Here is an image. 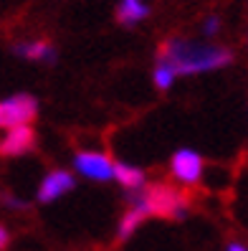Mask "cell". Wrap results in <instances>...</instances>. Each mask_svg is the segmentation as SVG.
<instances>
[{
    "instance_id": "obj_11",
    "label": "cell",
    "mask_w": 248,
    "mask_h": 251,
    "mask_svg": "<svg viewBox=\"0 0 248 251\" xmlns=\"http://www.w3.org/2000/svg\"><path fill=\"white\" fill-rule=\"evenodd\" d=\"M144 221H147V213H144L139 205H135V203H129V208L124 211V216L119 218V226H116V239L119 241H127L129 236H132Z\"/></svg>"
},
{
    "instance_id": "obj_12",
    "label": "cell",
    "mask_w": 248,
    "mask_h": 251,
    "mask_svg": "<svg viewBox=\"0 0 248 251\" xmlns=\"http://www.w3.org/2000/svg\"><path fill=\"white\" fill-rule=\"evenodd\" d=\"M175 81H178V74H175V69L170 64H162V61H155V69H152V84L157 86L159 92H167L175 86Z\"/></svg>"
},
{
    "instance_id": "obj_9",
    "label": "cell",
    "mask_w": 248,
    "mask_h": 251,
    "mask_svg": "<svg viewBox=\"0 0 248 251\" xmlns=\"http://www.w3.org/2000/svg\"><path fill=\"white\" fill-rule=\"evenodd\" d=\"M114 180L119 183L127 193H135V190H142L147 185V173L137 165H132V162L116 160L114 162Z\"/></svg>"
},
{
    "instance_id": "obj_2",
    "label": "cell",
    "mask_w": 248,
    "mask_h": 251,
    "mask_svg": "<svg viewBox=\"0 0 248 251\" xmlns=\"http://www.w3.org/2000/svg\"><path fill=\"white\" fill-rule=\"evenodd\" d=\"M129 203L139 205L147 218H175L180 221L190 211V201L180 188L167 183H147L142 190L129 193Z\"/></svg>"
},
{
    "instance_id": "obj_14",
    "label": "cell",
    "mask_w": 248,
    "mask_h": 251,
    "mask_svg": "<svg viewBox=\"0 0 248 251\" xmlns=\"http://www.w3.org/2000/svg\"><path fill=\"white\" fill-rule=\"evenodd\" d=\"M0 201H3L8 208H13V211H21V208H25V205H28L23 198H16V196H10V193H3V196H0Z\"/></svg>"
},
{
    "instance_id": "obj_16",
    "label": "cell",
    "mask_w": 248,
    "mask_h": 251,
    "mask_svg": "<svg viewBox=\"0 0 248 251\" xmlns=\"http://www.w3.org/2000/svg\"><path fill=\"white\" fill-rule=\"evenodd\" d=\"M228 251H248V249H246L243 244H236V241H233V244L228 246Z\"/></svg>"
},
{
    "instance_id": "obj_3",
    "label": "cell",
    "mask_w": 248,
    "mask_h": 251,
    "mask_svg": "<svg viewBox=\"0 0 248 251\" xmlns=\"http://www.w3.org/2000/svg\"><path fill=\"white\" fill-rule=\"evenodd\" d=\"M41 104L33 94L18 92L0 99V129H10V127H23V125H33L38 120Z\"/></svg>"
},
{
    "instance_id": "obj_1",
    "label": "cell",
    "mask_w": 248,
    "mask_h": 251,
    "mask_svg": "<svg viewBox=\"0 0 248 251\" xmlns=\"http://www.w3.org/2000/svg\"><path fill=\"white\" fill-rule=\"evenodd\" d=\"M155 61L170 64L178 76H198V74H210L230 66L233 51L225 46H215V43H200L193 38L170 36L159 43Z\"/></svg>"
},
{
    "instance_id": "obj_10",
    "label": "cell",
    "mask_w": 248,
    "mask_h": 251,
    "mask_svg": "<svg viewBox=\"0 0 248 251\" xmlns=\"http://www.w3.org/2000/svg\"><path fill=\"white\" fill-rule=\"evenodd\" d=\"M150 16L147 0H119L116 3V23L124 28H135Z\"/></svg>"
},
{
    "instance_id": "obj_4",
    "label": "cell",
    "mask_w": 248,
    "mask_h": 251,
    "mask_svg": "<svg viewBox=\"0 0 248 251\" xmlns=\"http://www.w3.org/2000/svg\"><path fill=\"white\" fill-rule=\"evenodd\" d=\"M114 162L107 152H99V150H84L74 155V170L86 180H94V183H109L114 180Z\"/></svg>"
},
{
    "instance_id": "obj_13",
    "label": "cell",
    "mask_w": 248,
    "mask_h": 251,
    "mask_svg": "<svg viewBox=\"0 0 248 251\" xmlns=\"http://www.w3.org/2000/svg\"><path fill=\"white\" fill-rule=\"evenodd\" d=\"M218 33H221V18H218V16H208L205 21H203V36H205V38H215Z\"/></svg>"
},
{
    "instance_id": "obj_5",
    "label": "cell",
    "mask_w": 248,
    "mask_h": 251,
    "mask_svg": "<svg viewBox=\"0 0 248 251\" xmlns=\"http://www.w3.org/2000/svg\"><path fill=\"white\" fill-rule=\"evenodd\" d=\"M203 168H205V162H203L200 152L190 150V147H182V150L172 152V157H170L172 178L185 188H193L203 180Z\"/></svg>"
},
{
    "instance_id": "obj_8",
    "label": "cell",
    "mask_w": 248,
    "mask_h": 251,
    "mask_svg": "<svg viewBox=\"0 0 248 251\" xmlns=\"http://www.w3.org/2000/svg\"><path fill=\"white\" fill-rule=\"evenodd\" d=\"M13 56L25 58V61H33V64H56L58 61V51L51 41L46 38H25V41H16L10 46Z\"/></svg>"
},
{
    "instance_id": "obj_15",
    "label": "cell",
    "mask_w": 248,
    "mask_h": 251,
    "mask_svg": "<svg viewBox=\"0 0 248 251\" xmlns=\"http://www.w3.org/2000/svg\"><path fill=\"white\" fill-rule=\"evenodd\" d=\"M8 241H10V233H8V228H5L3 224H0V251L8 246Z\"/></svg>"
},
{
    "instance_id": "obj_6",
    "label": "cell",
    "mask_w": 248,
    "mask_h": 251,
    "mask_svg": "<svg viewBox=\"0 0 248 251\" xmlns=\"http://www.w3.org/2000/svg\"><path fill=\"white\" fill-rule=\"evenodd\" d=\"M33 147H36L33 125L3 129V137H0V157H21L25 152H31Z\"/></svg>"
},
{
    "instance_id": "obj_7",
    "label": "cell",
    "mask_w": 248,
    "mask_h": 251,
    "mask_svg": "<svg viewBox=\"0 0 248 251\" xmlns=\"http://www.w3.org/2000/svg\"><path fill=\"white\" fill-rule=\"evenodd\" d=\"M76 185V178H74V173L71 170H51L46 178L41 180L38 190H36V201L38 203H53L58 198H64L66 193H71Z\"/></svg>"
}]
</instances>
